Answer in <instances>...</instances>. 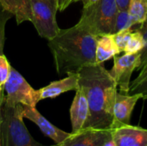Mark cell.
Here are the masks:
<instances>
[{
	"mask_svg": "<svg viewBox=\"0 0 147 146\" xmlns=\"http://www.w3.org/2000/svg\"><path fill=\"white\" fill-rule=\"evenodd\" d=\"M78 85L89 105V117L84 128L111 129L117 85L102 64L86 65L78 71Z\"/></svg>",
	"mask_w": 147,
	"mask_h": 146,
	"instance_id": "1",
	"label": "cell"
},
{
	"mask_svg": "<svg viewBox=\"0 0 147 146\" xmlns=\"http://www.w3.org/2000/svg\"><path fill=\"white\" fill-rule=\"evenodd\" d=\"M96 40L97 36L79 23L70 28H60L59 34L48 40L57 72L70 74L96 64Z\"/></svg>",
	"mask_w": 147,
	"mask_h": 146,
	"instance_id": "2",
	"label": "cell"
},
{
	"mask_svg": "<svg viewBox=\"0 0 147 146\" xmlns=\"http://www.w3.org/2000/svg\"><path fill=\"white\" fill-rule=\"evenodd\" d=\"M0 146H47L34 140L26 128L22 105H9L3 97L0 108Z\"/></svg>",
	"mask_w": 147,
	"mask_h": 146,
	"instance_id": "3",
	"label": "cell"
},
{
	"mask_svg": "<svg viewBox=\"0 0 147 146\" xmlns=\"http://www.w3.org/2000/svg\"><path fill=\"white\" fill-rule=\"evenodd\" d=\"M117 11L115 0H99L96 4L83 9L78 23L97 37L113 34Z\"/></svg>",
	"mask_w": 147,
	"mask_h": 146,
	"instance_id": "4",
	"label": "cell"
},
{
	"mask_svg": "<svg viewBox=\"0 0 147 146\" xmlns=\"http://www.w3.org/2000/svg\"><path fill=\"white\" fill-rule=\"evenodd\" d=\"M31 22L39 35L48 40L60 31L56 21L57 0H29Z\"/></svg>",
	"mask_w": 147,
	"mask_h": 146,
	"instance_id": "5",
	"label": "cell"
},
{
	"mask_svg": "<svg viewBox=\"0 0 147 146\" xmlns=\"http://www.w3.org/2000/svg\"><path fill=\"white\" fill-rule=\"evenodd\" d=\"M3 86L7 94L3 97V101L9 105L21 104L22 106L35 107L40 102L38 90L34 89L25 78L12 67Z\"/></svg>",
	"mask_w": 147,
	"mask_h": 146,
	"instance_id": "6",
	"label": "cell"
},
{
	"mask_svg": "<svg viewBox=\"0 0 147 146\" xmlns=\"http://www.w3.org/2000/svg\"><path fill=\"white\" fill-rule=\"evenodd\" d=\"M140 52L114 57V65L109 71L121 93L128 94L133 72L140 65Z\"/></svg>",
	"mask_w": 147,
	"mask_h": 146,
	"instance_id": "7",
	"label": "cell"
},
{
	"mask_svg": "<svg viewBox=\"0 0 147 146\" xmlns=\"http://www.w3.org/2000/svg\"><path fill=\"white\" fill-rule=\"evenodd\" d=\"M112 139L111 129L84 128L70 136L58 146H103Z\"/></svg>",
	"mask_w": 147,
	"mask_h": 146,
	"instance_id": "8",
	"label": "cell"
},
{
	"mask_svg": "<svg viewBox=\"0 0 147 146\" xmlns=\"http://www.w3.org/2000/svg\"><path fill=\"white\" fill-rule=\"evenodd\" d=\"M140 99L141 94H123L117 92L114 105V120L112 129H115L130 124L133 111Z\"/></svg>",
	"mask_w": 147,
	"mask_h": 146,
	"instance_id": "9",
	"label": "cell"
},
{
	"mask_svg": "<svg viewBox=\"0 0 147 146\" xmlns=\"http://www.w3.org/2000/svg\"><path fill=\"white\" fill-rule=\"evenodd\" d=\"M22 116L23 118H27L28 120L37 125V126L43 133V134L53 139L56 145L61 144L71 134L60 130L59 128L53 125L38 112L35 107L22 106Z\"/></svg>",
	"mask_w": 147,
	"mask_h": 146,
	"instance_id": "10",
	"label": "cell"
},
{
	"mask_svg": "<svg viewBox=\"0 0 147 146\" xmlns=\"http://www.w3.org/2000/svg\"><path fill=\"white\" fill-rule=\"evenodd\" d=\"M112 139L117 146H147V129L129 124L112 129Z\"/></svg>",
	"mask_w": 147,
	"mask_h": 146,
	"instance_id": "11",
	"label": "cell"
},
{
	"mask_svg": "<svg viewBox=\"0 0 147 146\" xmlns=\"http://www.w3.org/2000/svg\"><path fill=\"white\" fill-rule=\"evenodd\" d=\"M70 117L72 133L84 128L89 117V105L86 96L79 86L76 90V95L70 108Z\"/></svg>",
	"mask_w": 147,
	"mask_h": 146,
	"instance_id": "12",
	"label": "cell"
},
{
	"mask_svg": "<svg viewBox=\"0 0 147 146\" xmlns=\"http://www.w3.org/2000/svg\"><path fill=\"white\" fill-rule=\"evenodd\" d=\"M78 86V72L67 74L66 77L52 82L46 87L39 89L38 93L40 101L47 98H55L67 91L77 90Z\"/></svg>",
	"mask_w": 147,
	"mask_h": 146,
	"instance_id": "13",
	"label": "cell"
},
{
	"mask_svg": "<svg viewBox=\"0 0 147 146\" xmlns=\"http://www.w3.org/2000/svg\"><path fill=\"white\" fill-rule=\"evenodd\" d=\"M120 51L115 42L113 34H103L97 37L96 47V62L102 64L103 62L120 54Z\"/></svg>",
	"mask_w": 147,
	"mask_h": 146,
	"instance_id": "14",
	"label": "cell"
},
{
	"mask_svg": "<svg viewBox=\"0 0 147 146\" xmlns=\"http://www.w3.org/2000/svg\"><path fill=\"white\" fill-rule=\"evenodd\" d=\"M2 6L16 16L17 24L31 21L29 0H0Z\"/></svg>",
	"mask_w": 147,
	"mask_h": 146,
	"instance_id": "15",
	"label": "cell"
},
{
	"mask_svg": "<svg viewBox=\"0 0 147 146\" xmlns=\"http://www.w3.org/2000/svg\"><path fill=\"white\" fill-rule=\"evenodd\" d=\"M127 10L134 25L142 24L147 17V0H130Z\"/></svg>",
	"mask_w": 147,
	"mask_h": 146,
	"instance_id": "16",
	"label": "cell"
},
{
	"mask_svg": "<svg viewBox=\"0 0 147 146\" xmlns=\"http://www.w3.org/2000/svg\"><path fill=\"white\" fill-rule=\"evenodd\" d=\"M139 71L138 77L130 83L128 94H141L142 99L147 100V62Z\"/></svg>",
	"mask_w": 147,
	"mask_h": 146,
	"instance_id": "17",
	"label": "cell"
},
{
	"mask_svg": "<svg viewBox=\"0 0 147 146\" xmlns=\"http://www.w3.org/2000/svg\"><path fill=\"white\" fill-rule=\"evenodd\" d=\"M145 47V41L142 34L137 30L135 32H132L128 43L124 50V52L127 54H133L140 52Z\"/></svg>",
	"mask_w": 147,
	"mask_h": 146,
	"instance_id": "18",
	"label": "cell"
},
{
	"mask_svg": "<svg viewBox=\"0 0 147 146\" xmlns=\"http://www.w3.org/2000/svg\"><path fill=\"white\" fill-rule=\"evenodd\" d=\"M133 25L134 24L132 23L128 10L118 9L116 17H115V22L113 34H116L121 30L130 29Z\"/></svg>",
	"mask_w": 147,
	"mask_h": 146,
	"instance_id": "19",
	"label": "cell"
},
{
	"mask_svg": "<svg viewBox=\"0 0 147 146\" xmlns=\"http://www.w3.org/2000/svg\"><path fill=\"white\" fill-rule=\"evenodd\" d=\"M13 15L5 9L0 3V55L3 54V45H4V30L5 25L9 19L11 18Z\"/></svg>",
	"mask_w": 147,
	"mask_h": 146,
	"instance_id": "20",
	"label": "cell"
},
{
	"mask_svg": "<svg viewBox=\"0 0 147 146\" xmlns=\"http://www.w3.org/2000/svg\"><path fill=\"white\" fill-rule=\"evenodd\" d=\"M131 34H132V29H125V30H121L116 34H113V36H114V40H115V42L120 51V52H124L127 43H128V40L130 39V36H131Z\"/></svg>",
	"mask_w": 147,
	"mask_h": 146,
	"instance_id": "21",
	"label": "cell"
},
{
	"mask_svg": "<svg viewBox=\"0 0 147 146\" xmlns=\"http://www.w3.org/2000/svg\"><path fill=\"white\" fill-rule=\"evenodd\" d=\"M11 66L9 65V63L6 57L3 54L0 55V86H3L4 83L6 82L9 71H10Z\"/></svg>",
	"mask_w": 147,
	"mask_h": 146,
	"instance_id": "22",
	"label": "cell"
},
{
	"mask_svg": "<svg viewBox=\"0 0 147 146\" xmlns=\"http://www.w3.org/2000/svg\"><path fill=\"white\" fill-rule=\"evenodd\" d=\"M138 31L142 34L145 41V47L144 49L140 52V59H141V63L138 70H140L146 63L147 62V17L146 21L141 24L140 28L138 29Z\"/></svg>",
	"mask_w": 147,
	"mask_h": 146,
	"instance_id": "23",
	"label": "cell"
},
{
	"mask_svg": "<svg viewBox=\"0 0 147 146\" xmlns=\"http://www.w3.org/2000/svg\"><path fill=\"white\" fill-rule=\"evenodd\" d=\"M74 2H75V0H58L57 1L58 10L64 11L66 8H68Z\"/></svg>",
	"mask_w": 147,
	"mask_h": 146,
	"instance_id": "24",
	"label": "cell"
},
{
	"mask_svg": "<svg viewBox=\"0 0 147 146\" xmlns=\"http://www.w3.org/2000/svg\"><path fill=\"white\" fill-rule=\"evenodd\" d=\"M129 2H130V0H115L118 9H121V10H127L128 9Z\"/></svg>",
	"mask_w": 147,
	"mask_h": 146,
	"instance_id": "25",
	"label": "cell"
},
{
	"mask_svg": "<svg viewBox=\"0 0 147 146\" xmlns=\"http://www.w3.org/2000/svg\"><path fill=\"white\" fill-rule=\"evenodd\" d=\"M83 2V9H87L94 4H96L99 0H80Z\"/></svg>",
	"mask_w": 147,
	"mask_h": 146,
	"instance_id": "26",
	"label": "cell"
},
{
	"mask_svg": "<svg viewBox=\"0 0 147 146\" xmlns=\"http://www.w3.org/2000/svg\"><path fill=\"white\" fill-rule=\"evenodd\" d=\"M103 146H117V145H116L115 142L113 140V139H109V141H107V142L104 144V145Z\"/></svg>",
	"mask_w": 147,
	"mask_h": 146,
	"instance_id": "27",
	"label": "cell"
},
{
	"mask_svg": "<svg viewBox=\"0 0 147 146\" xmlns=\"http://www.w3.org/2000/svg\"><path fill=\"white\" fill-rule=\"evenodd\" d=\"M2 98H3V96H2V89H1V86H0V102L2 101Z\"/></svg>",
	"mask_w": 147,
	"mask_h": 146,
	"instance_id": "28",
	"label": "cell"
},
{
	"mask_svg": "<svg viewBox=\"0 0 147 146\" xmlns=\"http://www.w3.org/2000/svg\"><path fill=\"white\" fill-rule=\"evenodd\" d=\"M78 1H80V0H75V2H74V3H76V2H78Z\"/></svg>",
	"mask_w": 147,
	"mask_h": 146,
	"instance_id": "29",
	"label": "cell"
},
{
	"mask_svg": "<svg viewBox=\"0 0 147 146\" xmlns=\"http://www.w3.org/2000/svg\"><path fill=\"white\" fill-rule=\"evenodd\" d=\"M2 102V101H1ZM0 108H1V102H0Z\"/></svg>",
	"mask_w": 147,
	"mask_h": 146,
	"instance_id": "30",
	"label": "cell"
},
{
	"mask_svg": "<svg viewBox=\"0 0 147 146\" xmlns=\"http://www.w3.org/2000/svg\"><path fill=\"white\" fill-rule=\"evenodd\" d=\"M56 146H58V145H56Z\"/></svg>",
	"mask_w": 147,
	"mask_h": 146,
	"instance_id": "31",
	"label": "cell"
},
{
	"mask_svg": "<svg viewBox=\"0 0 147 146\" xmlns=\"http://www.w3.org/2000/svg\"><path fill=\"white\" fill-rule=\"evenodd\" d=\"M57 1H58V0H57Z\"/></svg>",
	"mask_w": 147,
	"mask_h": 146,
	"instance_id": "32",
	"label": "cell"
}]
</instances>
